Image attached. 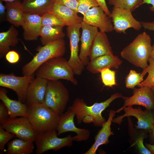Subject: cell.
I'll list each match as a JSON object with an SVG mask.
<instances>
[{"label":"cell","mask_w":154,"mask_h":154,"mask_svg":"<svg viewBox=\"0 0 154 154\" xmlns=\"http://www.w3.org/2000/svg\"><path fill=\"white\" fill-rule=\"evenodd\" d=\"M124 97L120 93H116L105 101L101 102H96L92 105L88 106L83 99L76 98L68 109L74 112L77 119L78 124H80L84 117L90 116L92 117L94 126L102 127L106 121L102 114V112L116 99Z\"/></svg>","instance_id":"obj_1"},{"label":"cell","mask_w":154,"mask_h":154,"mask_svg":"<svg viewBox=\"0 0 154 154\" xmlns=\"http://www.w3.org/2000/svg\"><path fill=\"white\" fill-rule=\"evenodd\" d=\"M152 46L151 37L144 32L123 48L120 56L134 66L143 69L148 66Z\"/></svg>","instance_id":"obj_2"},{"label":"cell","mask_w":154,"mask_h":154,"mask_svg":"<svg viewBox=\"0 0 154 154\" xmlns=\"http://www.w3.org/2000/svg\"><path fill=\"white\" fill-rule=\"evenodd\" d=\"M35 74L36 77L48 80H64L75 85L78 84L72 69L68 60L62 57L53 58L46 62L36 70Z\"/></svg>","instance_id":"obj_3"},{"label":"cell","mask_w":154,"mask_h":154,"mask_svg":"<svg viewBox=\"0 0 154 154\" xmlns=\"http://www.w3.org/2000/svg\"><path fill=\"white\" fill-rule=\"evenodd\" d=\"M27 118L38 133L56 130L60 115L44 103L28 106Z\"/></svg>","instance_id":"obj_4"},{"label":"cell","mask_w":154,"mask_h":154,"mask_svg":"<svg viewBox=\"0 0 154 154\" xmlns=\"http://www.w3.org/2000/svg\"><path fill=\"white\" fill-rule=\"evenodd\" d=\"M38 52L32 59L22 68L23 75L34 74L36 70L43 64L52 58L62 57L66 52V43L63 38L38 47Z\"/></svg>","instance_id":"obj_5"},{"label":"cell","mask_w":154,"mask_h":154,"mask_svg":"<svg viewBox=\"0 0 154 154\" xmlns=\"http://www.w3.org/2000/svg\"><path fill=\"white\" fill-rule=\"evenodd\" d=\"M70 98L68 91L61 81L48 80L44 98V104L61 115L64 111Z\"/></svg>","instance_id":"obj_6"},{"label":"cell","mask_w":154,"mask_h":154,"mask_svg":"<svg viewBox=\"0 0 154 154\" xmlns=\"http://www.w3.org/2000/svg\"><path fill=\"white\" fill-rule=\"evenodd\" d=\"M58 135L56 130L38 133L35 141L36 153L42 154L51 150L56 151L64 147L72 146L73 141L71 135L62 138Z\"/></svg>","instance_id":"obj_7"},{"label":"cell","mask_w":154,"mask_h":154,"mask_svg":"<svg viewBox=\"0 0 154 154\" xmlns=\"http://www.w3.org/2000/svg\"><path fill=\"white\" fill-rule=\"evenodd\" d=\"M0 125L5 130L14 134L18 138L35 142L38 134L27 117L9 118Z\"/></svg>","instance_id":"obj_8"},{"label":"cell","mask_w":154,"mask_h":154,"mask_svg":"<svg viewBox=\"0 0 154 154\" xmlns=\"http://www.w3.org/2000/svg\"><path fill=\"white\" fill-rule=\"evenodd\" d=\"M35 78L34 74L18 76L12 73L0 74V86L11 89L15 92L18 100L25 103L27 91L31 83Z\"/></svg>","instance_id":"obj_9"},{"label":"cell","mask_w":154,"mask_h":154,"mask_svg":"<svg viewBox=\"0 0 154 154\" xmlns=\"http://www.w3.org/2000/svg\"><path fill=\"white\" fill-rule=\"evenodd\" d=\"M81 23L67 26V36L69 39L70 55L68 60L75 75H80L84 69L85 66L80 60L78 54V44L80 40Z\"/></svg>","instance_id":"obj_10"},{"label":"cell","mask_w":154,"mask_h":154,"mask_svg":"<svg viewBox=\"0 0 154 154\" xmlns=\"http://www.w3.org/2000/svg\"><path fill=\"white\" fill-rule=\"evenodd\" d=\"M130 10L113 7L109 16L112 19L113 29L119 33L125 34L130 28L139 30L142 27L141 22L135 19Z\"/></svg>","instance_id":"obj_11"},{"label":"cell","mask_w":154,"mask_h":154,"mask_svg":"<svg viewBox=\"0 0 154 154\" xmlns=\"http://www.w3.org/2000/svg\"><path fill=\"white\" fill-rule=\"evenodd\" d=\"M125 113L116 118H113L112 122L120 124L125 117L134 116L137 118V129H143L148 133L151 131L154 124V115L152 110H146L143 111L139 107L138 108H133L132 106L125 107L123 110Z\"/></svg>","instance_id":"obj_12"},{"label":"cell","mask_w":154,"mask_h":154,"mask_svg":"<svg viewBox=\"0 0 154 154\" xmlns=\"http://www.w3.org/2000/svg\"><path fill=\"white\" fill-rule=\"evenodd\" d=\"M123 105L116 110L120 112L126 106L134 105H140L145 107L146 110H154V92L149 87L143 86L139 88H134L133 95L130 97H124Z\"/></svg>","instance_id":"obj_13"},{"label":"cell","mask_w":154,"mask_h":154,"mask_svg":"<svg viewBox=\"0 0 154 154\" xmlns=\"http://www.w3.org/2000/svg\"><path fill=\"white\" fill-rule=\"evenodd\" d=\"M75 116L74 112L68 109L60 115L56 129L57 135H59L67 132H73L76 134L72 137L73 141L80 142L87 140L89 138L90 132L88 129L79 128L76 126L74 122Z\"/></svg>","instance_id":"obj_14"},{"label":"cell","mask_w":154,"mask_h":154,"mask_svg":"<svg viewBox=\"0 0 154 154\" xmlns=\"http://www.w3.org/2000/svg\"><path fill=\"white\" fill-rule=\"evenodd\" d=\"M83 16V22L97 27L100 31L108 33L114 30L112 21L100 6L91 8Z\"/></svg>","instance_id":"obj_15"},{"label":"cell","mask_w":154,"mask_h":154,"mask_svg":"<svg viewBox=\"0 0 154 154\" xmlns=\"http://www.w3.org/2000/svg\"><path fill=\"white\" fill-rule=\"evenodd\" d=\"M82 35L80 38L81 46L79 58L85 66L89 62V54L94 39L99 31L97 27L83 22L81 23Z\"/></svg>","instance_id":"obj_16"},{"label":"cell","mask_w":154,"mask_h":154,"mask_svg":"<svg viewBox=\"0 0 154 154\" xmlns=\"http://www.w3.org/2000/svg\"><path fill=\"white\" fill-rule=\"evenodd\" d=\"M48 80L36 77L30 84L27 91L25 103L28 106L44 103V98Z\"/></svg>","instance_id":"obj_17"},{"label":"cell","mask_w":154,"mask_h":154,"mask_svg":"<svg viewBox=\"0 0 154 154\" xmlns=\"http://www.w3.org/2000/svg\"><path fill=\"white\" fill-rule=\"evenodd\" d=\"M48 13L56 16L64 23L65 26L81 23L83 21V17L79 16L78 13L55 0Z\"/></svg>","instance_id":"obj_18"},{"label":"cell","mask_w":154,"mask_h":154,"mask_svg":"<svg viewBox=\"0 0 154 154\" xmlns=\"http://www.w3.org/2000/svg\"><path fill=\"white\" fill-rule=\"evenodd\" d=\"M116 113V110H110L107 120L103 124L102 128L95 136V141L94 143L89 149L84 153V154H96L99 147L109 143V137L114 135L113 132L111 131V126L113 117Z\"/></svg>","instance_id":"obj_19"},{"label":"cell","mask_w":154,"mask_h":154,"mask_svg":"<svg viewBox=\"0 0 154 154\" xmlns=\"http://www.w3.org/2000/svg\"><path fill=\"white\" fill-rule=\"evenodd\" d=\"M123 62L114 54L103 55L90 60L86 66L87 70L91 73L96 74L106 68L118 69Z\"/></svg>","instance_id":"obj_20"},{"label":"cell","mask_w":154,"mask_h":154,"mask_svg":"<svg viewBox=\"0 0 154 154\" xmlns=\"http://www.w3.org/2000/svg\"><path fill=\"white\" fill-rule=\"evenodd\" d=\"M42 17L38 15L25 13L21 27L23 30V36L27 41L37 40L39 36L42 27Z\"/></svg>","instance_id":"obj_21"},{"label":"cell","mask_w":154,"mask_h":154,"mask_svg":"<svg viewBox=\"0 0 154 154\" xmlns=\"http://www.w3.org/2000/svg\"><path fill=\"white\" fill-rule=\"evenodd\" d=\"M7 91L3 88L0 89V99L7 108L10 119L17 117L28 116V106L19 100L11 99L7 96Z\"/></svg>","instance_id":"obj_22"},{"label":"cell","mask_w":154,"mask_h":154,"mask_svg":"<svg viewBox=\"0 0 154 154\" xmlns=\"http://www.w3.org/2000/svg\"><path fill=\"white\" fill-rule=\"evenodd\" d=\"M113 54L106 33L99 31L93 41L90 50L89 57L90 60L106 54Z\"/></svg>","instance_id":"obj_23"},{"label":"cell","mask_w":154,"mask_h":154,"mask_svg":"<svg viewBox=\"0 0 154 154\" xmlns=\"http://www.w3.org/2000/svg\"><path fill=\"white\" fill-rule=\"evenodd\" d=\"M54 0H23L21 2L24 13L42 16L48 13Z\"/></svg>","instance_id":"obj_24"},{"label":"cell","mask_w":154,"mask_h":154,"mask_svg":"<svg viewBox=\"0 0 154 154\" xmlns=\"http://www.w3.org/2000/svg\"><path fill=\"white\" fill-rule=\"evenodd\" d=\"M5 18L6 21L15 26H22L25 13L20 0L6 2Z\"/></svg>","instance_id":"obj_25"},{"label":"cell","mask_w":154,"mask_h":154,"mask_svg":"<svg viewBox=\"0 0 154 154\" xmlns=\"http://www.w3.org/2000/svg\"><path fill=\"white\" fill-rule=\"evenodd\" d=\"M19 32L13 25L7 31L0 33V58H2L8 52L11 47L18 43Z\"/></svg>","instance_id":"obj_26"},{"label":"cell","mask_w":154,"mask_h":154,"mask_svg":"<svg viewBox=\"0 0 154 154\" xmlns=\"http://www.w3.org/2000/svg\"><path fill=\"white\" fill-rule=\"evenodd\" d=\"M129 116L128 117L129 135L133 141L131 147L135 146L139 153L141 154H151L143 143L145 138L147 137L148 132L146 130L134 128Z\"/></svg>","instance_id":"obj_27"},{"label":"cell","mask_w":154,"mask_h":154,"mask_svg":"<svg viewBox=\"0 0 154 154\" xmlns=\"http://www.w3.org/2000/svg\"><path fill=\"white\" fill-rule=\"evenodd\" d=\"M63 27L61 26H42L39 36L43 45L63 38L65 34Z\"/></svg>","instance_id":"obj_28"},{"label":"cell","mask_w":154,"mask_h":154,"mask_svg":"<svg viewBox=\"0 0 154 154\" xmlns=\"http://www.w3.org/2000/svg\"><path fill=\"white\" fill-rule=\"evenodd\" d=\"M34 148L33 142L20 138L15 139L9 142L7 154H30Z\"/></svg>","instance_id":"obj_29"},{"label":"cell","mask_w":154,"mask_h":154,"mask_svg":"<svg viewBox=\"0 0 154 154\" xmlns=\"http://www.w3.org/2000/svg\"><path fill=\"white\" fill-rule=\"evenodd\" d=\"M108 4L114 7L133 11L143 4L142 0H108Z\"/></svg>","instance_id":"obj_30"},{"label":"cell","mask_w":154,"mask_h":154,"mask_svg":"<svg viewBox=\"0 0 154 154\" xmlns=\"http://www.w3.org/2000/svg\"><path fill=\"white\" fill-rule=\"evenodd\" d=\"M145 75L142 72L138 73L133 70H131L125 78L126 87L129 89H133L143 80Z\"/></svg>","instance_id":"obj_31"},{"label":"cell","mask_w":154,"mask_h":154,"mask_svg":"<svg viewBox=\"0 0 154 154\" xmlns=\"http://www.w3.org/2000/svg\"><path fill=\"white\" fill-rule=\"evenodd\" d=\"M149 64L146 68L143 69L142 72L145 74L148 73L146 78L137 86L139 87L147 86L151 87L154 86V60L151 58L148 60Z\"/></svg>","instance_id":"obj_32"},{"label":"cell","mask_w":154,"mask_h":154,"mask_svg":"<svg viewBox=\"0 0 154 154\" xmlns=\"http://www.w3.org/2000/svg\"><path fill=\"white\" fill-rule=\"evenodd\" d=\"M100 73L102 82L104 86L112 87L116 85L115 71L109 68H106L101 70Z\"/></svg>","instance_id":"obj_33"},{"label":"cell","mask_w":154,"mask_h":154,"mask_svg":"<svg viewBox=\"0 0 154 154\" xmlns=\"http://www.w3.org/2000/svg\"><path fill=\"white\" fill-rule=\"evenodd\" d=\"M42 26H65L64 23L53 14L47 13L42 16Z\"/></svg>","instance_id":"obj_34"},{"label":"cell","mask_w":154,"mask_h":154,"mask_svg":"<svg viewBox=\"0 0 154 154\" xmlns=\"http://www.w3.org/2000/svg\"><path fill=\"white\" fill-rule=\"evenodd\" d=\"M78 3V11L83 15L91 8L99 6L96 0H77Z\"/></svg>","instance_id":"obj_35"},{"label":"cell","mask_w":154,"mask_h":154,"mask_svg":"<svg viewBox=\"0 0 154 154\" xmlns=\"http://www.w3.org/2000/svg\"><path fill=\"white\" fill-rule=\"evenodd\" d=\"M15 136V134L5 130L0 125V150L3 152L5 145L9 141Z\"/></svg>","instance_id":"obj_36"},{"label":"cell","mask_w":154,"mask_h":154,"mask_svg":"<svg viewBox=\"0 0 154 154\" xmlns=\"http://www.w3.org/2000/svg\"><path fill=\"white\" fill-rule=\"evenodd\" d=\"M6 60L9 63L14 64L18 62L20 58L19 54L15 50L9 51L5 55Z\"/></svg>","instance_id":"obj_37"},{"label":"cell","mask_w":154,"mask_h":154,"mask_svg":"<svg viewBox=\"0 0 154 154\" xmlns=\"http://www.w3.org/2000/svg\"><path fill=\"white\" fill-rule=\"evenodd\" d=\"M9 118L8 110L2 102H0V124L2 125Z\"/></svg>","instance_id":"obj_38"},{"label":"cell","mask_w":154,"mask_h":154,"mask_svg":"<svg viewBox=\"0 0 154 154\" xmlns=\"http://www.w3.org/2000/svg\"><path fill=\"white\" fill-rule=\"evenodd\" d=\"M58 2L63 4L73 10L77 13L78 3L77 0H55Z\"/></svg>","instance_id":"obj_39"},{"label":"cell","mask_w":154,"mask_h":154,"mask_svg":"<svg viewBox=\"0 0 154 154\" xmlns=\"http://www.w3.org/2000/svg\"><path fill=\"white\" fill-rule=\"evenodd\" d=\"M98 3L99 6L101 7L105 13L109 16H110V12L107 5L105 0H96Z\"/></svg>","instance_id":"obj_40"},{"label":"cell","mask_w":154,"mask_h":154,"mask_svg":"<svg viewBox=\"0 0 154 154\" xmlns=\"http://www.w3.org/2000/svg\"><path fill=\"white\" fill-rule=\"evenodd\" d=\"M142 27L145 29L154 31V21L146 22H141Z\"/></svg>","instance_id":"obj_41"},{"label":"cell","mask_w":154,"mask_h":154,"mask_svg":"<svg viewBox=\"0 0 154 154\" xmlns=\"http://www.w3.org/2000/svg\"><path fill=\"white\" fill-rule=\"evenodd\" d=\"M6 8L5 5H4L2 1L0 0V18L2 19L4 16H5Z\"/></svg>","instance_id":"obj_42"},{"label":"cell","mask_w":154,"mask_h":154,"mask_svg":"<svg viewBox=\"0 0 154 154\" xmlns=\"http://www.w3.org/2000/svg\"><path fill=\"white\" fill-rule=\"evenodd\" d=\"M154 115V111H153ZM149 140L150 144L154 145V124L152 129L149 133Z\"/></svg>","instance_id":"obj_43"},{"label":"cell","mask_w":154,"mask_h":154,"mask_svg":"<svg viewBox=\"0 0 154 154\" xmlns=\"http://www.w3.org/2000/svg\"><path fill=\"white\" fill-rule=\"evenodd\" d=\"M143 4L146 3L151 4L152 6L149 9L152 11H154V0H142Z\"/></svg>","instance_id":"obj_44"},{"label":"cell","mask_w":154,"mask_h":154,"mask_svg":"<svg viewBox=\"0 0 154 154\" xmlns=\"http://www.w3.org/2000/svg\"><path fill=\"white\" fill-rule=\"evenodd\" d=\"M144 145L147 148L151 153V154H154V145L150 144L145 143Z\"/></svg>","instance_id":"obj_45"},{"label":"cell","mask_w":154,"mask_h":154,"mask_svg":"<svg viewBox=\"0 0 154 154\" xmlns=\"http://www.w3.org/2000/svg\"><path fill=\"white\" fill-rule=\"evenodd\" d=\"M149 58H152L154 60V44L152 46V49L150 53Z\"/></svg>","instance_id":"obj_46"},{"label":"cell","mask_w":154,"mask_h":154,"mask_svg":"<svg viewBox=\"0 0 154 154\" xmlns=\"http://www.w3.org/2000/svg\"><path fill=\"white\" fill-rule=\"evenodd\" d=\"M2 1H5L6 2H13L17 0H0Z\"/></svg>","instance_id":"obj_47"},{"label":"cell","mask_w":154,"mask_h":154,"mask_svg":"<svg viewBox=\"0 0 154 154\" xmlns=\"http://www.w3.org/2000/svg\"><path fill=\"white\" fill-rule=\"evenodd\" d=\"M154 92V86L151 87H150Z\"/></svg>","instance_id":"obj_48"}]
</instances>
